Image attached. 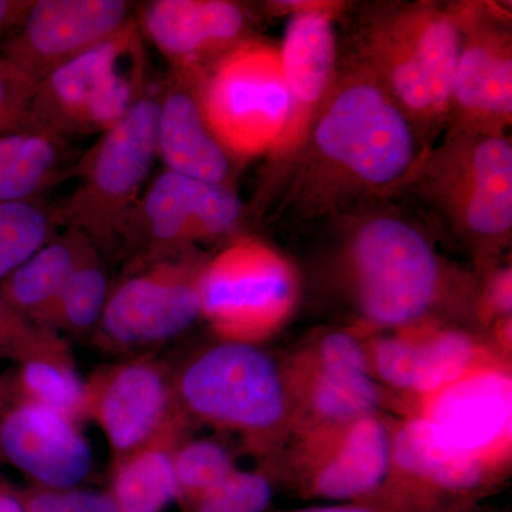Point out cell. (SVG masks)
Listing matches in <instances>:
<instances>
[{"label": "cell", "instance_id": "cell-1", "mask_svg": "<svg viewBox=\"0 0 512 512\" xmlns=\"http://www.w3.org/2000/svg\"><path fill=\"white\" fill-rule=\"evenodd\" d=\"M303 143L312 183L336 195L393 190L424 161L416 124L367 73L333 84Z\"/></svg>", "mask_w": 512, "mask_h": 512}, {"label": "cell", "instance_id": "cell-2", "mask_svg": "<svg viewBox=\"0 0 512 512\" xmlns=\"http://www.w3.org/2000/svg\"><path fill=\"white\" fill-rule=\"evenodd\" d=\"M174 394L192 416L254 446H269L292 430L285 367L255 343L222 340L202 350L181 370Z\"/></svg>", "mask_w": 512, "mask_h": 512}, {"label": "cell", "instance_id": "cell-3", "mask_svg": "<svg viewBox=\"0 0 512 512\" xmlns=\"http://www.w3.org/2000/svg\"><path fill=\"white\" fill-rule=\"evenodd\" d=\"M461 45L458 16L427 3L400 6L365 33L366 73L416 127L433 126L450 114Z\"/></svg>", "mask_w": 512, "mask_h": 512}, {"label": "cell", "instance_id": "cell-4", "mask_svg": "<svg viewBox=\"0 0 512 512\" xmlns=\"http://www.w3.org/2000/svg\"><path fill=\"white\" fill-rule=\"evenodd\" d=\"M353 296L363 318L382 328L404 329L439 303L444 269L436 249L413 222L396 215L367 218L348 247Z\"/></svg>", "mask_w": 512, "mask_h": 512}, {"label": "cell", "instance_id": "cell-5", "mask_svg": "<svg viewBox=\"0 0 512 512\" xmlns=\"http://www.w3.org/2000/svg\"><path fill=\"white\" fill-rule=\"evenodd\" d=\"M157 117L158 99L144 93L72 165L74 190L52 205L57 225L83 232L93 244H109L124 234L157 157Z\"/></svg>", "mask_w": 512, "mask_h": 512}, {"label": "cell", "instance_id": "cell-6", "mask_svg": "<svg viewBox=\"0 0 512 512\" xmlns=\"http://www.w3.org/2000/svg\"><path fill=\"white\" fill-rule=\"evenodd\" d=\"M144 73L143 42L134 19L107 42L40 80L26 128L67 141L101 136L143 96Z\"/></svg>", "mask_w": 512, "mask_h": 512}, {"label": "cell", "instance_id": "cell-7", "mask_svg": "<svg viewBox=\"0 0 512 512\" xmlns=\"http://www.w3.org/2000/svg\"><path fill=\"white\" fill-rule=\"evenodd\" d=\"M198 96L229 156L276 154L292 109L278 49L244 40L198 77Z\"/></svg>", "mask_w": 512, "mask_h": 512}, {"label": "cell", "instance_id": "cell-8", "mask_svg": "<svg viewBox=\"0 0 512 512\" xmlns=\"http://www.w3.org/2000/svg\"><path fill=\"white\" fill-rule=\"evenodd\" d=\"M198 289L202 316L222 340L255 343L288 318L298 284L274 249L242 239L202 266Z\"/></svg>", "mask_w": 512, "mask_h": 512}, {"label": "cell", "instance_id": "cell-9", "mask_svg": "<svg viewBox=\"0 0 512 512\" xmlns=\"http://www.w3.org/2000/svg\"><path fill=\"white\" fill-rule=\"evenodd\" d=\"M426 165L431 194L460 234L484 245L510 237V138L461 133Z\"/></svg>", "mask_w": 512, "mask_h": 512}, {"label": "cell", "instance_id": "cell-10", "mask_svg": "<svg viewBox=\"0 0 512 512\" xmlns=\"http://www.w3.org/2000/svg\"><path fill=\"white\" fill-rule=\"evenodd\" d=\"M181 249L148 255L146 264L110 291L99 323L104 342L126 349L157 345L201 318L204 264Z\"/></svg>", "mask_w": 512, "mask_h": 512}, {"label": "cell", "instance_id": "cell-11", "mask_svg": "<svg viewBox=\"0 0 512 512\" xmlns=\"http://www.w3.org/2000/svg\"><path fill=\"white\" fill-rule=\"evenodd\" d=\"M293 403L292 429L302 434L333 429L377 413L382 386L370 370L367 348L352 333L336 330L285 369Z\"/></svg>", "mask_w": 512, "mask_h": 512}, {"label": "cell", "instance_id": "cell-12", "mask_svg": "<svg viewBox=\"0 0 512 512\" xmlns=\"http://www.w3.org/2000/svg\"><path fill=\"white\" fill-rule=\"evenodd\" d=\"M298 466L288 484L305 498L357 503L372 501L392 471L393 427L369 414L333 429L302 434Z\"/></svg>", "mask_w": 512, "mask_h": 512}, {"label": "cell", "instance_id": "cell-13", "mask_svg": "<svg viewBox=\"0 0 512 512\" xmlns=\"http://www.w3.org/2000/svg\"><path fill=\"white\" fill-rule=\"evenodd\" d=\"M511 389L505 367L487 363L421 399L420 416L453 450L503 473L511 448Z\"/></svg>", "mask_w": 512, "mask_h": 512}, {"label": "cell", "instance_id": "cell-14", "mask_svg": "<svg viewBox=\"0 0 512 512\" xmlns=\"http://www.w3.org/2000/svg\"><path fill=\"white\" fill-rule=\"evenodd\" d=\"M133 18L124 0H35L0 55L40 82L63 64L107 42Z\"/></svg>", "mask_w": 512, "mask_h": 512}, {"label": "cell", "instance_id": "cell-15", "mask_svg": "<svg viewBox=\"0 0 512 512\" xmlns=\"http://www.w3.org/2000/svg\"><path fill=\"white\" fill-rule=\"evenodd\" d=\"M241 215V200L231 185L164 170L138 200L123 235L140 228L150 242V255L160 254L220 238L235 228Z\"/></svg>", "mask_w": 512, "mask_h": 512}, {"label": "cell", "instance_id": "cell-16", "mask_svg": "<svg viewBox=\"0 0 512 512\" xmlns=\"http://www.w3.org/2000/svg\"><path fill=\"white\" fill-rule=\"evenodd\" d=\"M0 454L45 490L80 487L94 467L93 448L77 421L23 400L0 410Z\"/></svg>", "mask_w": 512, "mask_h": 512}, {"label": "cell", "instance_id": "cell-17", "mask_svg": "<svg viewBox=\"0 0 512 512\" xmlns=\"http://www.w3.org/2000/svg\"><path fill=\"white\" fill-rule=\"evenodd\" d=\"M136 22L175 74L200 77L244 42L248 18L241 5L227 0H154Z\"/></svg>", "mask_w": 512, "mask_h": 512}, {"label": "cell", "instance_id": "cell-18", "mask_svg": "<svg viewBox=\"0 0 512 512\" xmlns=\"http://www.w3.org/2000/svg\"><path fill=\"white\" fill-rule=\"evenodd\" d=\"M173 406L174 386L151 360L124 363L89 384V416L120 460L165 437Z\"/></svg>", "mask_w": 512, "mask_h": 512}, {"label": "cell", "instance_id": "cell-19", "mask_svg": "<svg viewBox=\"0 0 512 512\" xmlns=\"http://www.w3.org/2000/svg\"><path fill=\"white\" fill-rule=\"evenodd\" d=\"M461 20V18H460ZM463 26L450 111L464 124L461 133L503 134L512 119L511 40L505 30L483 23Z\"/></svg>", "mask_w": 512, "mask_h": 512}, {"label": "cell", "instance_id": "cell-20", "mask_svg": "<svg viewBox=\"0 0 512 512\" xmlns=\"http://www.w3.org/2000/svg\"><path fill=\"white\" fill-rule=\"evenodd\" d=\"M279 55L292 109L276 154L305 141L316 113L332 90L338 55L332 13L325 6H301L286 28Z\"/></svg>", "mask_w": 512, "mask_h": 512}, {"label": "cell", "instance_id": "cell-21", "mask_svg": "<svg viewBox=\"0 0 512 512\" xmlns=\"http://www.w3.org/2000/svg\"><path fill=\"white\" fill-rule=\"evenodd\" d=\"M157 156L171 173L231 185V156L208 127L198 96V79L174 73L158 99Z\"/></svg>", "mask_w": 512, "mask_h": 512}, {"label": "cell", "instance_id": "cell-22", "mask_svg": "<svg viewBox=\"0 0 512 512\" xmlns=\"http://www.w3.org/2000/svg\"><path fill=\"white\" fill-rule=\"evenodd\" d=\"M94 244L83 232L55 235L0 284L6 303L22 318L43 326L74 268Z\"/></svg>", "mask_w": 512, "mask_h": 512}, {"label": "cell", "instance_id": "cell-23", "mask_svg": "<svg viewBox=\"0 0 512 512\" xmlns=\"http://www.w3.org/2000/svg\"><path fill=\"white\" fill-rule=\"evenodd\" d=\"M12 384L3 383L6 403L39 404L74 421L89 416V384L84 383L52 330L18 360Z\"/></svg>", "mask_w": 512, "mask_h": 512}, {"label": "cell", "instance_id": "cell-24", "mask_svg": "<svg viewBox=\"0 0 512 512\" xmlns=\"http://www.w3.org/2000/svg\"><path fill=\"white\" fill-rule=\"evenodd\" d=\"M69 141L22 128L0 136V204L40 200L43 192L69 177Z\"/></svg>", "mask_w": 512, "mask_h": 512}, {"label": "cell", "instance_id": "cell-25", "mask_svg": "<svg viewBox=\"0 0 512 512\" xmlns=\"http://www.w3.org/2000/svg\"><path fill=\"white\" fill-rule=\"evenodd\" d=\"M173 451L160 439L121 458L110 491L117 512H164L180 500Z\"/></svg>", "mask_w": 512, "mask_h": 512}, {"label": "cell", "instance_id": "cell-26", "mask_svg": "<svg viewBox=\"0 0 512 512\" xmlns=\"http://www.w3.org/2000/svg\"><path fill=\"white\" fill-rule=\"evenodd\" d=\"M412 394L430 396L447 384L460 379L493 360H487L476 339L463 330L437 329L412 335Z\"/></svg>", "mask_w": 512, "mask_h": 512}, {"label": "cell", "instance_id": "cell-27", "mask_svg": "<svg viewBox=\"0 0 512 512\" xmlns=\"http://www.w3.org/2000/svg\"><path fill=\"white\" fill-rule=\"evenodd\" d=\"M109 295V276L92 248L67 279L43 326L76 333L99 326Z\"/></svg>", "mask_w": 512, "mask_h": 512}, {"label": "cell", "instance_id": "cell-28", "mask_svg": "<svg viewBox=\"0 0 512 512\" xmlns=\"http://www.w3.org/2000/svg\"><path fill=\"white\" fill-rule=\"evenodd\" d=\"M50 205L42 200L0 204V284L56 235Z\"/></svg>", "mask_w": 512, "mask_h": 512}, {"label": "cell", "instance_id": "cell-29", "mask_svg": "<svg viewBox=\"0 0 512 512\" xmlns=\"http://www.w3.org/2000/svg\"><path fill=\"white\" fill-rule=\"evenodd\" d=\"M180 500L190 504L231 476L237 466L228 448L214 440L198 439L173 451Z\"/></svg>", "mask_w": 512, "mask_h": 512}, {"label": "cell", "instance_id": "cell-30", "mask_svg": "<svg viewBox=\"0 0 512 512\" xmlns=\"http://www.w3.org/2000/svg\"><path fill=\"white\" fill-rule=\"evenodd\" d=\"M275 484L262 471L237 470L214 490L188 504L190 512H268Z\"/></svg>", "mask_w": 512, "mask_h": 512}, {"label": "cell", "instance_id": "cell-31", "mask_svg": "<svg viewBox=\"0 0 512 512\" xmlns=\"http://www.w3.org/2000/svg\"><path fill=\"white\" fill-rule=\"evenodd\" d=\"M37 80L0 55V136L26 128Z\"/></svg>", "mask_w": 512, "mask_h": 512}, {"label": "cell", "instance_id": "cell-32", "mask_svg": "<svg viewBox=\"0 0 512 512\" xmlns=\"http://www.w3.org/2000/svg\"><path fill=\"white\" fill-rule=\"evenodd\" d=\"M22 495L28 512H117L110 493L86 488L45 490L36 487Z\"/></svg>", "mask_w": 512, "mask_h": 512}, {"label": "cell", "instance_id": "cell-33", "mask_svg": "<svg viewBox=\"0 0 512 512\" xmlns=\"http://www.w3.org/2000/svg\"><path fill=\"white\" fill-rule=\"evenodd\" d=\"M46 330L13 311L0 291V355L19 360L43 338Z\"/></svg>", "mask_w": 512, "mask_h": 512}, {"label": "cell", "instance_id": "cell-34", "mask_svg": "<svg viewBox=\"0 0 512 512\" xmlns=\"http://www.w3.org/2000/svg\"><path fill=\"white\" fill-rule=\"evenodd\" d=\"M35 0H0V45L23 25Z\"/></svg>", "mask_w": 512, "mask_h": 512}, {"label": "cell", "instance_id": "cell-35", "mask_svg": "<svg viewBox=\"0 0 512 512\" xmlns=\"http://www.w3.org/2000/svg\"><path fill=\"white\" fill-rule=\"evenodd\" d=\"M511 269L500 272L488 288L487 309L495 315L511 316Z\"/></svg>", "mask_w": 512, "mask_h": 512}, {"label": "cell", "instance_id": "cell-36", "mask_svg": "<svg viewBox=\"0 0 512 512\" xmlns=\"http://www.w3.org/2000/svg\"><path fill=\"white\" fill-rule=\"evenodd\" d=\"M286 512H387L379 505L357 501V503H335L330 505H316V507L301 508Z\"/></svg>", "mask_w": 512, "mask_h": 512}, {"label": "cell", "instance_id": "cell-37", "mask_svg": "<svg viewBox=\"0 0 512 512\" xmlns=\"http://www.w3.org/2000/svg\"><path fill=\"white\" fill-rule=\"evenodd\" d=\"M0 512H28L22 493L0 480Z\"/></svg>", "mask_w": 512, "mask_h": 512}, {"label": "cell", "instance_id": "cell-38", "mask_svg": "<svg viewBox=\"0 0 512 512\" xmlns=\"http://www.w3.org/2000/svg\"><path fill=\"white\" fill-rule=\"evenodd\" d=\"M6 404V396H5V387H3V383L0 382V410Z\"/></svg>", "mask_w": 512, "mask_h": 512}, {"label": "cell", "instance_id": "cell-39", "mask_svg": "<svg viewBox=\"0 0 512 512\" xmlns=\"http://www.w3.org/2000/svg\"><path fill=\"white\" fill-rule=\"evenodd\" d=\"M456 512H484V511L480 510V508H478V507H471V508H466V510H460V511H456Z\"/></svg>", "mask_w": 512, "mask_h": 512}]
</instances>
